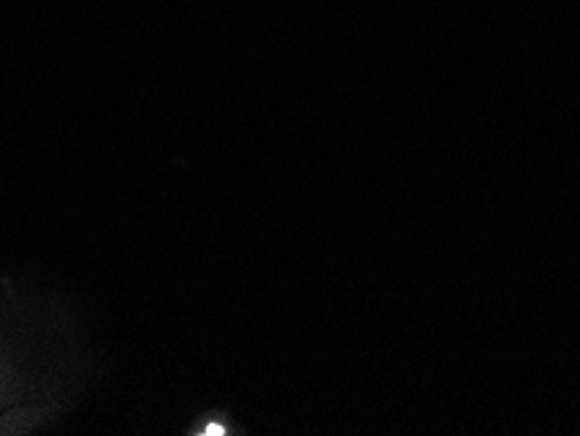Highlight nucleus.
I'll use <instances>...</instances> for the list:
<instances>
[{"instance_id":"obj_1","label":"nucleus","mask_w":580,"mask_h":436,"mask_svg":"<svg viewBox=\"0 0 580 436\" xmlns=\"http://www.w3.org/2000/svg\"><path fill=\"white\" fill-rule=\"evenodd\" d=\"M202 434H204V436H207V434H209V436H220V434H226V432H222V426H215V424H213V426L204 428Z\"/></svg>"}]
</instances>
